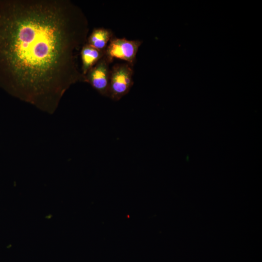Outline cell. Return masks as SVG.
Instances as JSON below:
<instances>
[{
  "label": "cell",
  "instance_id": "obj_1",
  "mask_svg": "<svg viewBox=\"0 0 262 262\" xmlns=\"http://www.w3.org/2000/svg\"><path fill=\"white\" fill-rule=\"evenodd\" d=\"M89 23L68 0H0V86L53 113L66 90L84 82L78 56Z\"/></svg>",
  "mask_w": 262,
  "mask_h": 262
},
{
  "label": "cell",
  "instance_id": "obj_2",
  "mask_svg": "<svg viewBox=\"0 0 262 262\" xmlns=\"http://www.w3.org/2000/svg\"><path fill=\"white\" fill-rule=\"evenodd\" d=\"M133 66L127 63L115 64L111 68L107 97L119 100L127 95L133 85Z\"/></svg>",
  "mask_w": 262,
  "mask_h": 262
},
{
  "label": "cell",
  "instance_id": "obj_3",
  "mask_svg": "<svg viewBox=\"0 0 262 262\" xmlns=\"http://www.w3.org/2000/svg\"><path fill=\"white\" fill-rule=\"evenodd\" d=\"M142 41L113 37L105 51V56L111 64L115 59H120L132 66Z\"/></svg>",
  "mask_w": 262,
  "mask_h": 262
},
{
  "label": "cell",
  "instance_id": "obj_4",
  "mask_svg": "<svg viewBox=\"0 0 262 262\" xmlns=\"http://www.w3.org/2000/svg\"><path fill=\"white\" fill-rule=\"evenodd\" d=\"M111 63L105 55L84 76V82L89 83L100 95L107 97Z\"/></svg>",
  "mask_w": 262,
  "mask_h": 262
},
{
  "label": "cell",
  "instance_id": "obj_5",
  "mask_svg": "<svg viewBox=\"0 0 262 262\" xmlns=\"http://www.w3.org/2000/svg\"><path fill=\"white\" fill-rule=\"evenodd\" d=\"M105 51L99 50L86 43L81 49V70L84 76L105 55Z\"/></svg>",
  "mask_w": 262,
  "mask_h": 262
},
{
  "label": "cell",
  "instance_id": "obj_6",
  "mask_svg": "<svg viewBox=\"0 0 262 262\" xmlns=\"http://www.w3.org/2000/svg\"><path fill=\"white\" fill-rule=\"evenodd\" d=\"M113 37V33L109 29L95 28L88 36L86 43L99 50L105 51Z\"/></svg>",
  "mask_w": 262,
  "mask_h": 262
}]
</instances>
